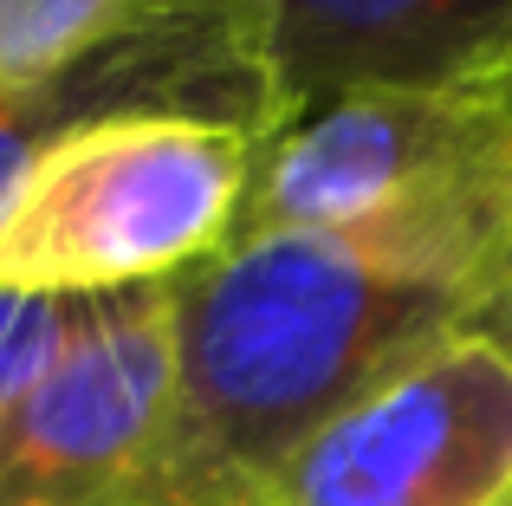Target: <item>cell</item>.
<instances>
[{"instance_id":"obj_10","label":"cell","mask_w":512,"mask_h":506,"mask_svg":"<svg viewBox=\"0 0 512 506\" xmlns=\"http://www.w3.org/2000/svg\"><path fill=\"white\" fill-rule=\"evenodd\" d=\"M461 331H467V338H480V344H493V351L512 364V260L493 273V286L474 299V312L461 318Z\"/></svg>"},{"instance_id":"obj_7","label":"cell","mask_w":512,"mask_h":506,"mask_svg":"<svg viewBox=\"0 0 512 506\" xmlns=\"http://www.w3.org/2000/svg\"><path fill=\"white\" fill-rule=\"evenodd\" d=\"M195 0H0V98H46L111 72Z\"/></svg>"},{"instance_id":"obj_1","label":"cell","mask_w":512,"mask_h":506,"mask_svg":"<svg viewBox=\"0 0 512 506\" xmlns=\"http://www.w3.org/2000/svg\"><path fill=\"white\" fill-rule=\"evenodd\" d=\"M467 292L318 234H253L175 279V383L150 506H260L286 461L461 331Z\"/></svg>"},{"instance_id":"obj_12","label":"cell","mask_w":512,"mask_h":506,"mask_svg":"<svg viewBox=\"0 0 512 506\" xmlns=\"http://www.w3.org/2000/svg\"><path fill=\"white\" fill-rule=\"evenodd\" d=\"M500 506H512V494H506V500H500Z\"/></svg>"},{"instance_id":"obj_6","label":"cell","mask_w":512,"mask_h":506,"mask_svg":"<svg viewBox=\"0 0 512 506\" xmlns=\"http://www.w3.org/2000/svg\"><path fill=\"white\" fill-rule=\"evenodd\" d=\"M512 494V364L448 331L331 416L260 506H500Z\"/></svg>"},{"instance_id":"obj_4","label":"cell","mask_w":512,"mask_h":506,"mask_svg":"<svg viewBox=\"0 0 512 506\" xmlns=\"http://www.w3.org/2000/svg\"><path fill=\"white\" fill-rule=\"evenodd\" d=\"M175 33L201 111L266 137L338 91L487 85L512 52V0H195Z\"/></svg>"},{"instance_id":"obj_2","label":"cell","mask_w":512,"mask_h":506,"mask_svg":"<svg viewBox=\"0 0 512 506\" xmlns=\"http://www.w3.org/2000/svg\"><path fill=\"white\" fill-rule=\"evenodd\" d=\"M253 234L344 241L480 299L512 260V104L480 85L312 104L260 137L234 241Z\"/></svg>"},{"instance_id":"obj_8","label":"cell","mask_w":512,"mask_h":506,"mask_svg":"<svg viewBox=\"0 0 512 506\" xmlns=\"http://www.w3.org/2000/svg\"><path fill=\"white\" fill-rule=\"evenodd\" d=\"M104 111H175V72L163 33L150 46H137L130 59H117L111 72L85 78V85L46 91V98H0V208L20 189L26 163L46 150V137H59L78 117H104Z\"/></svg>"},{"instance_id":"obj_11","label":"cell","mask_w":512,"mask_h":506,"mask_svg":"<svg viewBox=\"0 0 512 506\" xmlns=\"http://www.w3.org/2000/svg\"><path fill=\"white\" fill-rule=\"evenodd\" d=\"M480 91H493L500 104H512V52H506V65H500V72H493V78H487Z\"/></svg>"},{"instance_id":"obj_3","label":"cell","mask_w":512,"mask_h":506,"mask_svg":"<svg viewBox=\"0 0 512 506\" xmlns=\"http://www.w3.org/2000/svg\"><path fill=\"white\" fill-rule=\"evenodd\" d=\"M260 137L188 111L78 117L26 163L0 208V286L98 299L163 286L240 228Z\"/></svg>"},{"instance_id":"obj_5","label":"cell","mask_w":512,"mask_h":506,"mask_svg":"<svg viewBox=\"0 0 512 506\" xmlns=\"http://www.w3.org/2000/svg\"><path fill=\"white\" fill-rule=\"evenodd\" d=\"M175 383V279L78 299L59 357L0 409V506H150Z\"/></svg>"},{"instance_id":"obj_9","label":"cell","mask_w":512,"mask_h":506,"mask_svg":"<svg viewBox=\"0 0 512 506\" xmlns=\"http://www.w3.org/2000/svg\"><path fill=\"white\" fill-rule=\"evenodd\" d=\"M72 318H78V299H52V292H7V286H0V409L20 403L26 383L59 357Z\"/></svg>"}]
</instances>
